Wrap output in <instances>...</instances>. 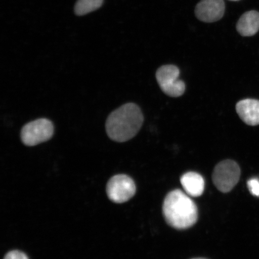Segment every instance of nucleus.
Segmentation results:
<instances>
[{
	"label": "nucleus",
	"mask_w": 259,
	"mask_h": 259,
	"mask_svg": "<svg viewBox=\"0 0 259 259\" xmlns=\"http://www.w3.org/2000/svg\"><path fill=\"white\" fill-rule=\"evenodd\" d=\"M143 122V113L139 107L127 103L110 114L106 123V132L112 140L124 142L137 135Z\"/></svg>",
	"instance_id": "nucleus-1"
},
{
	"label": "nucleus",
	"mask_w": 259,
	"mask_h": 259,
	"mask_svg": "<svg viewBox=\"0 0 259 259\" xmlns=\"http://www.w3.org/2000/svg\"><path fill=\"white\" fill-rule=\"evenodd\" d=\"M163 213L167 224L177 229L191 228L196 223L198 216L195 203L180 190L167 194L163 202Z\"/></svg>",
	"instance_id": "nucleus-2"
},
{
	"label": "nucleus",
	"mask_w": 259,
	"mask_h": 259,
	"mask_svg": "<svg viewBox=\"0 0 259 259\" xmlns=\"http://www.w3.org/2000/svg\"><path fill=\"white\" fill-rule=\"evenodd\" d=\"M240 176L241 169L238 163L234 160H226L220 162L215 167L212 180L220 192L228 193L238 184Z\"/></svg>",
	"instance_id": "nucleus-3"
},
{
	"label": "nucleus",
	"mask_w": 259,
	"mask_h": 259,
	"mask_svg": "<svg viewBox=\"0 0 259 259\" xmlns=\"http://www.w3.org/2000/svg\"><path fill=\"white\" fill-rule=\"evenodd\" d=\"M54 132L53 122L46 118L38 119L28 123L22 128L21 140L24 145L33 147L50 140Z\"/></svg>",
	"instance_id": "nucleus-4"
},
{
	"label": "nucleus",
	"mask_w": 259,
	"mask_h": 259,
	"mask_svg": "<svg viewBox=\"0 0 259 259\" xmlns=\"http://www.w3.org/2000/svg\"><path fill=\"white\" fill-rule=\"evenodd\" d=\"M180 73L179 69L174 65H165L157 70V82L166 95L178 97L185 92L186 85L183 81L179 79Z\"/></svg>",
	"instance_id": "nucleus-5"
},
{
	"label": "nucleus",
	"mask_w": 259,
	"mask_h": 259,
	"mask_svg": "<svg viewBox=\"0 0 259 259\" xmlns=\"http://www.w3.org/2000/svg\"><path fill=\"white\" fill-rule=\"evenodd\" d=\"M110 200L116 203L127 202L134 196L136 186L134 180L126 175H117L109 180L106 187Z\"/></svg>",
	"instance_id": "nucleus-6"
},
{
	"label": "nucleus",
	"mask_w": 259,
	"mask_h": 259,
	"mask_svg": "<svg viewBox=\"0 0 259 259\" xmlns=\"http://www.w3.org/2000/svg\"><path fill=\"white\" fill-rule=\"evenodd\" d=\"M225 13L223 0H201L195 8V15L199 20L207 23L218 21Z\"/></svg>",
	"instance_id": "nucleus-7"
},
{
	"label": "nucleus",
	"mask_w": 259,
	"mask_h": 259,
	"mask_svg": "<svg viewBox=\"0 0 259 259\" xmlns=\"http://www.w3.org/2000/svg\"><path fill=\"white\" fill-rule=\"evenodd\" d=\"M239 118L246 124L259 125V100L247 99L241 100L236 105Z\"/></svg>",
	"instance_id": "nucleus-8"
},
{
	"label": "nucleus",
	"mask_w": 259,
	"mask_h": 259,
	"mask_svg": "<svg viewBox=\"0 0 259 259\" xmlns=\"http://www.w3.org/2000/svg\"><path fill=\"white\" fill-rule=\"evenodd\" d=\"M236 30L243 37H251L259 31V12L251 11L245 12L239 18Z\"/></svg>",
	"instance_id": "nucleus-9"
},
{
	"label": "nucleus",
	"mask_w": 259,
	"mask_h": 259,
	"mask_svg": "<svg viewBox=\"0 0 259 259\" xmlns=\"http://www.w3.org/2000/svg\"><path fill=\"white\" fill-rule=\"evenodd\" d=\"M181 183L188 195L199 197L205 189V181L200 174L190 171L181 178Z\"/></svg>",
	"instance_id": "nucleus-10"
},
{
	"label": "nucleus",
	"mask_w": 259,
	"mask_h": 259,
	"mask_svg": "<svg viewBox=\"0 0 259 259\" xmlns=\"http://www.w3.org/2000/svg\"><path fill=\"white\" fill-rule=\"evenodd\" d=\"M103 3V0H77L74 12L78 16L88 14L101 7Z\"/></svg>",
	"instance_id": "nucleus-11"
},
{
	"label": "nucleus",
	"mask_w": 259,
	"mask_h": 259,
	"mask_svg": "<svg viewBox=\"0 0 259 259\" xmlns=\"http://www.w3.org/2000/svg\"><path fill=\"white\" fill-rule=\"evenodd\" d=\"M249 191L252 195L259 197V180L257 178H251L247 182Z\"/></svg>",
	"instance_id": "nucleus-12"
},
{
	"label": "nucleus",
	"mask_w": 259,
	"mask_h": 259,
	"mask_svg": "<svg viewBox=\"0 0 259 259\" xmlns=\"http://www.w3.org/2000/svg\"><path fill=\"white\" fill-rule=\"evenodd\" d=\"M4 259H29L27 255L23 252L14 250L8 252Z\"/></svg>",
	"instance_id": "nucleus-13"
},
{
	"label": "nucleus",
	"mask_w": 259,
	"mask_h": 259,
	"mask_svg": "<svg viewBox=\"0 0 259 259\" xmlns=\"http://www.w3.org/2000/svg\"><path fill=\"white\" fill-rule=\"evenodd\" d=\"M191 259H208V258L198 257V258H191Z\"/></svg>",
	"instance_id": "nucleus-14"
},
{
	"label": "nucleus",
	"mask_w": 259,
	"mask_h": 259,
	"mask_svg": "<svg viewBox=\"0 0 259 259\" xmlns=\"http://www.w3.org/2000/svg\"><path fill=\"white\" fill-rule=\"evenodd\" d=\"M231 1L236 2V1H239V0H231Z\"/></svg>",
	"instance_id": "nucleus-15"
}]
</instances>
